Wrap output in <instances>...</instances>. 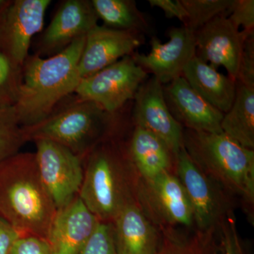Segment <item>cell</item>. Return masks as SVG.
<instances>
[{"instance_id":"cell-1","label":"cell","mask_w":254,"mask_h":254,"mask_svg":"<svg viewBox=\"0 0 254 254\" xmlns=\"http://www.w3.org/2000/svg\"><path fill=\"white\" fill-rule=\"evenodd\" d=\"M132 126L106 138L83 159L78 196L100 222H113L127 205L137 202L139 177L130 158L127 137Z\"/></svg>"},{"instance_id":"cell-2","label":"cell","mask_w":254,"mask_h":254,"mask_svg":"<svg viewBox=\"0 0 254 254\" xmlns=\"http://www.w3.org/2000/svg\"><path fill=\"white\" fill-rule=\"evenodd\" d=\"M86 37L78 38L58 54L28 56L15 109L21 127L44 121L65 98L74 94L81 78L78 65Z\"/></svg>"},{"instance_id":"cell-3","label":"cell","mask_w":254,"mask_h":254,"mask_svg":"<svg viewBox=\"0 0 254 254\" xmlns=\"http://www.w3.org/2000/svg\"><path fill=\"white\" fill-rule=\"evenodd\" d=\"M66 98L44 121L23 127L28 141L55 142L83 160L97 145L131 123L132 102L118 113L112 114L76 95L68 101Z\"/></svg>"},{"instance_id":"cell-4","label":"cell","mask_w":254,"mask_h":254,"mask_svg":"<svg viewBox=\"0 0 254 254\" xmlns=\"http://www.w3.org/2000/svg\"><path fill=\"white\" fill-rule=\"evenodd\" d=\"M33 153H16L0 163V218L21 236L46 239L56 213Z\"/></svg>"},{"instance_id":"cell-5","label":"cell","mask_w":254,"mask_h":254,"mask_svg":"<svg viewBox=\"0 0 254 254\" xmlns=\"http://www.w3.org/2000/svg\"><path fill=\"white\" fill-rule=\"evenodd\" d=\"M183 145L198 168L232 197L240 198L254 220V150L223 132L208 133L184 128Z\"/></svg>"},{"instance_id":"cell-6","label":"cell","mask_w":254,"mask_h":254,"mask_svg":"<svg viewBox=\"0 0 254 254\" xmlns=\"http://www.w3.org/2000/svg\"><path fill=\"white\" fill-rule=\"evenodd\" d=\"M174 171L190 200L195 230L216 233L220 222L235 212L232 195L198 168L184 146L175 157Z\"/></svg>"},{"instance_id":"cell-7","label":"cell","mask_w":254,"mask_h":254,"mask_svg":"<svg viewBox=\"0 0 254 254\" xmlns=\"http://www.w3.org/2000/svg\"><path fill=\"white\" fill-rule=\"evenodd\" d=\"M148 76L129 55L88 77L81 78L74 94L100 105L108 113H117L133 101Z\"/></svg>"},{"instance_id":"cell-8","label":"cell","mask_w":254,"mask_h":254,"mask_svg":"<svg viewBox=\"0 0 254 254\" xmlns=\"http://www.w3.org/2000/svg\"><path fill=\"white\" fill-rule=\"evenodd\" d=\"M173 173L161 174L150 180H138L137 203L160 230L194 226L193 211L186 191Z\"/></svg>"},{"instance_id":"cell-9","label":"cell","mask_w":254,"mask_h":254,"mask_svg":"<svg viewBox=\"0 0 254 254\" xmlns=\"http://www.w3.org/2000/svg\"><path fill=\"white\" fill-rule=\"evenodd\" d=\"M38 172L56 210L74 199L83 180V160L63 145L36 140Z\"/></svg>"},{"instance_id":"cell-10","label":"cell","mask_w":254,"mask_h":254,"mask_svg":"<svg viewBox=\"0 0 254 254\" xmlns=\"http://www.w3.org/2000/svg\"><path fill=\"white\" fill-rule=\"evenodd\" d=\"M50 4V0H11L0 14V53L23 67Z\"/></svg>"},{"instance_id":"cell-11","label":"cell","mask_w":254,"mask_h":254,"mask_svg":"<svg viewBox=\"0 0 254 254\" xmlns=\"http://www.w3.org/2000/svg\"><path fill=\"white\" fill-rule=\"evenodd\" d=\"M131 120L165 142L176 155L183 145L184 128L173 118L164 96L163 85L153 76L138 88L132 101Z\"/></svg>"},{"instance_id":"cell-12","label":"cell","mask_w":254,"mask_h":254,"mask_svg":"<svg viewBox=\"0 0 254 254\" xmlns=\"http://www.w3.org/2000/svg\"><path fill=\"white\" fill-rule=\"evenodd\" d=\"M168 36L166 43L151 36L148 54L136 52L132 55L137 64L163 85L182 76L187 65L196 55L195 32L182 26L170 28Z\"/></svg>"},{"instance_id":"cell-13","label":"cell","mask_w":254,"mask_h":254,"mask_svg":"<svg viewBox=\"0 0 254 254\" xmlns=\"http://www.w3.org/2000/svg\"><path fill=\"white\" fill-rule=\"evenodd\" d=\"M246 31L220 15L195 32L196 56L214 68L222 66L236 81Z\"/></svg>"},{"instance_id":"cell-14","label":"cell","mask_w":254,"mask_h":254,"mask_svg":"<svg viewBox=\"0 0 254 254\" xmlns=\"http://www.w3.org/2000/svg\"><path fill=\"white\" fill-rule=\"evenodd\" d=\"M99 20L89 0H67L60 5L37 44L36 55L53 56L87 34Z\"/></svg>"},{"instance_id":"cell-15","label":"cell","mask_w":254,"mask_h":254,"mask_svg":"<svg viewBox=\"0 0 254 254\" xmlns=\"http://www.w3.org/2000/svg\"><path fill=\"white\" fill-rule=\"evenodd\" d=\"M144 43V35L98 25L86 36L78 65L80 76L88 77L125 57L134 54Z\"/></svg>"},{"instance_id":"cell-16","label":"cell","mask_w":254,"mask_h":254,"mask_svg":"<svg viewBox=\"0 0 254 254\" xmlns=\"http://www.w3.org/2000/svg\"><path fill=\"white\" fill-rule=\"evenodd\" d=\"M164 96L173 118L184 128L220 133L224 114L209 104L183 76L163 85Z\"/></svg>"},{"instance_id":"cell-17","label":"cell","mask_w":254,"mask_h":254,"mask_svg":"<svg viewBox=\"0 0 254 254\" xmlns=\"http://www.w3.org/2000/svg\"><path fill=\"white\" fill-rule=\"evenodd\" d=\"M77 195L56 210L46 240L53 254H78L99 223Z\"/></svg>"},{"instance_id":"cell-18","label":"cell","mask_w":254,"mask_h":254,"mask_svg":"<svg viewBox=\"0 0 254 254\" xmlns=\"http://www.w3.org/2000/svg\"><path fill=\"white\" fill-rule=\"evenodd\" d=\"M113 224L118 254H156L161 232L137 202L127 205Z\"/></svg>"},{"instance_id":"cell-19","label":"cell","mask_w":254,"mask_h":254,"mask_svg":"<svg viewBox=\"0 0 254 254\" xmlns=\"http://www.w3.org/2000/svg\"><path fill=\"white\" fill-rule=\"evenodd\" d=\"M128 148L140 179L150 180L175 170V155L172 150L165 142L143 128L133 125Z\"/></svg>"},{"instance_id":"cell-20","label":"cell","mask_w":254,"mask_h":254,"mask_svg":"<svg viewBox=\"0 0 254 254\" xmlns=\"http://www.w3.org/2000/svg\"><path fill=\"white\" fill-rule=\"evenodd\" d=\"M182 76L202 98L222 113L231 108L236 81L195 55L184 69Z\"/></svg>"},{"instance_id":"cell-21","label":"cell","mask_w":254,"mask_h":254,"mask_svg":"<svg viewBox=\"0 0 254 254\" xmlns=\"http://www.w3.org/2000/svg\"><path fill=\"white\" fill-rule=\"evenodd\" d=\"M221 129L239 144L254 150V87L236 81L235 100L224 114Z\"/></svg>"},{"instance_id":"cell-22","label":"cell","mask_w":254,"mask_h":254,"mask_svg":"<svg viewBox=\"0 0 254 254\" xmlns=\"http://www.w3.org/2000/svg\"><path fill=\"white\" fill-rule=\"evenodd\" d=\"M91 2L103 26L144 36L153 33L150 20L138 9L134 0H92Z\"/></svg>"},{"instance_id":"cell-23","label":"cell","mask_w":254,"mask_h":254,"mask_svg":"<svg viewBox=\"0 0 254 254\" xmlns=\"http://www.w3.org/2000/svg\"><path fill=\"white\" fill-rule=\"evenodd\" d=\"M160 230L161 243L156 254H215V234L195 230L190 236H182L175 228Z\"/></svg>"},{"instance_id":"cell-24","label":"cell","mask_w":254,"mask_h":254,"mask_svg":"<svg viewBox=\"0 0 254 254\" xmlns=\"http://www.w3.org/2000/svg\"><path fill=\"white\" fill-rule=\"evenodd\" d=\"M27 142L15 107L0 108V163L19 153Z\"/></svg>"},{"instance_id":"cell-25","label":"cell","mask_w":254,"mask_h":254,"mask_svg":"<svg viewBox=\"0 0 254 254\" xmlns=\"http://www.w3.org/2000/svg\"><path fill=\"white\" fill-rule=\"evenodd\" d=\"M187 12L183 26L198 31L213 18L220 15L228 16L232 0H181Z\"/></svg>"},{"instance_id":"cell-26","label":"cell","mask_w":254,"mask_h":254,"mask_svg":"<svg viewBox=\"0 0 254 254\" xmlns=\"http://www.w3.org/2000/svg\"><path fill=\"white\" fill-rule=\"evenodd\" d=\"M22 81V66L0 53V108L14 106Z\"/></svg>"},{"instance_id":"cell-27","label":"cell","mask_w":254,"mask_h":254,"mask_svg":"<svg viewBox=\"0 0 254 254\" xmlns=\"http://www.w3.org/2000/svg\"><path fill=\"white\" fill-rule=\"evenodd\" d=\"M78 254H118L113 222L100 221L91 238Z\"/></svg>"},{"instance_id":"cell-28","label":"cell","mask_w":254,"mask_h":254,"mask_svg":"<svg viewBox=\"0 0 254 254\" xmlns=\"http://www.w3.org/2000/svg\"><path fill=\"white\" fill-rule=\"evenodd\" d=\"M220 237L222 254H245L238 230L235 212L220 222L216 230Z\"/></svg>"},{"instance_id":"cell-29","label":"cell","mask_w":254,"mask_h":254,"mask_svg":"<svg viewBox=\"0 0 254 254\" xmlns=\"http://www.w3.org/2000/svg\"><path fill=\"white\" fill-rule=\"evenodd\" d=\"M236 81L254 87V31H246Z\"/></svg>"},{"instance_id":"cell-30","label":"cell","mask_w":254,"mask_h":254,"mask_svg":"<svg viewBox=\"0 0 254 254\" xmlns=\"http://www.w3.org/2000/svg\"><path fill=\"white\" fill-rule=\"evenodd\" d=\"M228 18L243 31H254V0H232Z\"/></svg>"},{"instance_id":"cell-31","label":"cell","mask_w":254,"mask_h":254,"mask_svg":"<svg viewBox=\"0 0 254 254\" xmlns=\"http://www.w3.org/2000/svg\"><path fill=\"white\" fill-rule=\"evenodd\" d=\"M9 254H53L49 244L42 237L26 235L15 242Z\"/></svg>"},{"instance_id":"cell-32","label":"cell","mask_w":254,"mask_h":254,"mask_svg":"<svg viewBox=\"0 0 254 254\" xmlns=\"http://www.w3.org/2000/svg\"><path fill=\"white\" fill-rule=\"evenodd\" d=\"M151 7L161 9L168 18H177L182 23L187 18V12L181 0H148Z\"/></svg>"},{"instance_id":"cell-33","label":"cell","mask_w":254,"mask_h":254,"mask_svg":"<svg viewBox=\"0 0 254 254\" xmlns=\"http://www.w3.org/2000/svg\"><path fill=\"white\" fill-rule=\"evenodd\" d=\"M21 234L11 224L0 218V254H9Z\"/></svg>"},{"instance_id":"cell-34","label":"cell","mask_w":254,"mask_h":254,"mask_svg":"<svg viewBox=\"0 0 254 254\" xmlns=\"http://www.w3.org/2000/svg\"><path fill=\"white\" fill-rule=\"evenodd\" d=\"M11 0H0V14L7 7Z\"/></svg>"}]
</instances>
